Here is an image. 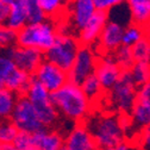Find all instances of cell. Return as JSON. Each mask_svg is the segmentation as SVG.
Wrapping results in <instances>:
<instances>
[{"label":"cell","mask_w":150,"mask_h":150,"mask_svg":"<svg viewBox=\"0 0 150 150\" xmlns=\"http://www.w3.org/2000/svg\"><path fill=\"white\" fill-rule=\"evenodd\" d=\"M51 100L62 116L76 123L82 122L93 110V104L81 86L70 81L51 92Z\"/></svg>","instance_id":"cell-2"},{"label":"cell","mask_w":150,"mask_h":150,"mask_svg":"<svg viewBox=\"0 0 150 150\" xmlns=\"http://www.w3.org/2000/svg\"><path fill=\"white\" fill-rule=\"evenodd\" d=\"M96 1V6L98 10H103V11H110L111 8H113L117 5H120L123 3H126L127 0H94Z\"/></svg>","instance_id":"cell-32"},{"label":"cell","mask_w":150,"mask_h":150,"mask_svg":"<svg viewBox=\"0 0 150 150\" xmlns=\"http://www.w3.org/2000/svg\"><path fill=\"white\" fill-rule=\"evenodd\" d=\"M26 5H28L29 23H40L47 19L42 7L40 6L38 0H26Z\"/></svg>","instance_id":"cell-28"},{"label":"cell","mask_w":150,"mask_h":150,"mask_svg":"<svg viewBox=\"0 0 150 150\" xmlns=\"http://www.w3.org/2000/svg\"><path fill=\"white\" fill-rule=\"evenodd\" d=\"M64 148L66 150H97L98 144L87 127L80 122L66 136Z\"/></svg>","instance_id":"cell-17"},{"label":"cell","mask_w":150,"mask_h":150,"mask_svg":"<svg viewBox=\"0 0 150 150\" xmlns=\"http://www.w3.org/2000/svg\"><path fill=\"white\" fill-rule=\"evenodd\" d=\"M61 150H66V148H64V145H63V148H62V149H61Z\"/></svg>","instance_id":"cell-36"},{"label":"cell","mask_w":150,"mask_h":150,"mask_svg":"<svg viewBox=\"0 0 150 150\" xmlns=\"http://www.w3.org/2000/svg\"><path fill=\"white\" fill-rule=\"evenodd\" d=\"M80 47L81 43L75 35L59 32L55 43L44 52L45 60L68 71L76 59Z\"/></svg>","instance_id":"cell-6"},{"label":"cell","mask_w":150,"mask_h":150,"mask_svg":"<svg viewBox=\"0 0 150 150\" xmlns=\"http://www.w3.org/2000/svg\"><path fill=\"white\" fill-rule=\"evenodd\" d=\"M132 48L135 62H148L150 63V38L144 36Z\"/></svg>","instance_id":"cell-26"},{"label":"cell","mask_w":150,"mask_h":150,"mask_svg":"<svg viewBox=\"0 0 150 150\" xmlns=\"http://www.w3.org/2000/svg\"><path fill=\"white\" fill-rule=\"evenodd\" d=\"M122 73H123L122 67L116 62V60L111 54L99 55L94 74L99 79L105 92H108L115 86V83L119 80Z\"/></svg>","instance_id":"cell-15"},{"label":"cell","mask_w":150,"mask_h":150,"mask_svg":"<svg viewBox=\"0 0 150 150\" xmlns=\"http://www.w3.org/2000/svg\"><path fill=\"white\" fill-rule=\"evenodd\" d=\"M113 56V59L116 60V62L122 67L123 70H127L135 63V59H134V54H132V48L127 47V45H120L117 50H115L111 54Z\"/></svg>","instance_id":"cell-23"},{"label":"cell","mask_w":150,"mask_h":150,"mask_svg":"<svg viewBox=\"0 0 150 150\" xmlns=\"http://www.w3.org/2000/svg\"><path fill=\"white\" fill-rule=\"evenodd\" d=\"M8 119L19 129V131H26L31 134L45 127L41 122L33 104L25 94L18 97L14 110Z\"/></svg>","instance_id":"cell-8"},{"label":"cell","mask_w":150,"mask_h":150,"mask_svg":"<svg viewBox=\"0 0 150 150\" xmlns=\"http://www.w3.org/2000/svg\"><path fill=\"white\" fill-rule=\"evenodd\" d=\"M97 150H138L137 146H135L132 143L127 141H124L119 144L111 145V146H98Z\"/></svg>","instance_id":"cell-33"},{"label":"cell","mask_w":150,"mask_h":150,"mask_svg":"<svg viewBox=\"0 0 150 150\" xmlns=\"http://www.w3.org/2000/svg\"><path fill=\"white\" fill-rule=\"evenodd\" d=\"M0 150H17V148L13 145V143H1Z\"/></svg>","instance_id":"cell-34"},{"label":"cell","mask_w":150,"mask_h":150,"mask_svg":"<svg viewBox=\"0 0 150 150\" xmlns=\"http://www.w3.org/2000/svg\"><path fill=\"white\" fill-rule=\"evenodd\" d=\"M0 44H1V48L18 44V30L1 25V29H0Z\"/></svg>","instance_id":"cell-30"},{"label":"cell","mask_w":150,"mask_h":150,"mask_svg":"<svg viewBox=\"0 0 150 150\" xmlns=\"http://www.w3.org/2000/svg\"><path fill=\"white\" fill-rule=\"evenodd\" d=\"M18 97H19V94H17L16 92L8 88H0V116L3 119H8L11 117Z\"/></svg>","instance_id":"cell-22"},{"label":"cell","mask_w":150,"mask_h":150,"mask_svg":"<svg viewBox=\"0 0 150 150\" xmlns=\"http://www.w3.org/2000/svg\"><path fill=\"white\" fill-rule=\"evenodd\" d=\"M37 150H61L64 145V138L56 130L44 127L33 132Z\"/></svg>","instance_id":"cell-18"},{"label":"cell","mask_w":150,"mask_h":150,"mask_svg":"<svg viewBox=\"0 0 150 150\" xmlns=\"http://www.w3.org/2000/svg\"><path fill=\"white\" fill-rule=\"evenodd\" d=\"M1 25L21 30L29 23L26 0H0Z\"/></svg>","instance_id":"cell-11"},{"label":"cell","mask_w":150,"mask_h":150,"mask_svg":"<svg viewBox=\"0 0 150 150\" xmlns=\"http://www.w3.org/2000/svg\"><path fill=\"white\" fill-rule=\"evenodd\" d=\"M32 80V74L18 68L5 55L0 57V87L8 88L17 94H25Z\"/></svg>","instance_id":"cell-7"},{"label":"cell","mask_w":150,"mask_h":150,"mask_svg":"<svg viewBox=\"0 0 150 150\" xmlns=\"http://www.w3.org/2000/svg\"><path fill=\"white\" fill-rule=\"evenodd\" d=\"M57 36V22L47 18L40 23H28L21 30H18V44L45 52L55 43Z\"/></svg>","instance_id":"cell-3"},{"label":"cell","mask_w":150,"mask_h":150,"mask_svg":"<svg viewBox=\"0 0 150 150\" xmlns=\"http://www.w3.org/2000/svg\"><path fill=\"white\" fill-rule=\"evenodd\" d=\"M108 22V12L103 10H97L91 17L87 24L79 31L78 38L82 45H96L99 37Z\"/></svg>","instance_id":"cell-16"},{"label":"cell","mask_w":150,"mask_h":150,"mask_svg":"<svg viewBox=\"0 0 150 150\" xmlns=\"http://www.w3.org/2000/svg\"><path fill=\"white\" fill-rule=\"evenodd\" d=\"M137 91L138 86L132 79L130 69H127L123 70L119 80L106 93L108 94L110 103L112 107L116 110V112L124 116H129L134 107Z\"/></svg>","instance_id":"cell-5"},{"label":"cell","mask_w":150,"mask_h":150,"mask_svg":"<svg viewBox=\"0 0 150 150\" xmlns=\"http://www.w3.org/2000/svg\"><path fill=\"white\" fill-rule=\"evenodd\" d=\"M1 55H5L10 57L18 68H21L29 74H33L36 69L40 67V64L45 60L44 52L29 47H23L19 44H16L12 47L1 48Z\"/></svg>","instance_id":"cell-10"},{"label":"cell","mask_w":150,"mask_h":150,"mask_svg":"<svg viewBox=\"0 0 150 150\" xmlns=\"http://www.w3.org/2000/svg\"><path fill=\"white\" fill-rule=\"evenodd\" d=\"M44 14L49 19L59 22L66 17L68 0H38Z\"/></svg>","instance_id":"cell-20"},{"label":"cell","mask_w":150,"mask_h":150,"mask_svg":"<svg viewBox=\"0 0 150 150\" xmlns=\"http://www.w3.org/2000/svg\"><path fill=\"white\" fill-rule=\"evenodd\" d=\"M13 145L17 150H37L33 134L26 131H19L17 137L13 141Z\"/></svg>","instance_id":"cell-27"},{"label":"cell","mask_w":150,"mask_h":150,"mask_svg":"<svg viewBox=\"0 0 150 150\" xmlns=\"http://www.w3.org/2000/svg\"><path fill=\"white\" fill-rule=\"evenodd\" d=\"M129 118V127H135L137 130V134L143 127L150 125V80L138 87L136 100Z\"/></svg>","instance_id":"cell-12"},{"label":"cell","mask_w":150,"mask_h":150,"mask_svg":"<svg viewBox=\"0 0 150 150\" xmlns=\"http://www.w3.org/2000/svg\"><path fill=\"white\" fill-rule=\"evenodd\" d=\"M47 89L54 92L68 82V71L48 60H44L32 74Z\"/></svg>","instance_id":"cell-13"},{"label":"cell","mask_w":150,"mask_h":150,"mask_svg":"<svg viewBox=\"0 0 150 150\" xmlns=\"http://www.w3.org/2000/svg\"><path fill=\"white\" fill-rule=\"evenodd\" d=\"M125 26L116 21H111L106 23L99 40L96 45H93L99 55H108L117 50L123 44V35Z\"/></svg>","instance_id":"cell-14"},{"label":"cell","mask_w":150,"mask_h":150,"mask_svg":"<svg viewBox=\"0 0 150 150\" xmlns=\"http://www.w3.org/2000/svg\"><path fill=\"white\" fill-rule=\"evenodd\" d=\"M143 28H144V33H145V36L148 37V38H150V21H149Z\"/></svg>","instance_id":"cell-35"},{"label":"cell","mask_w":150,"mask_h":150,"mask_svg":"<svg viewBox=\"0 0 150 150\" xmlns=\"http://www.w3.org/2000/svg\"><path fill=\"white\" fill-rule=\"evenodd\" d=\"M99 54L93 45H82L79 49L71 68L68 70V81L81 85L86 78L94 74Z\"/></svg>","instance_id":"cell-9"},{"label":"cell","mask_w":150,"mask_h":150,"mask_svg":"<svg viewBox=\"0 0 150 150\" xmlns=\"http://www.w3.org/2000/svg\"><path fill=\"white\" fill-rule=\"evenodd\" d=\"M97 10L94 0H68L66 17L57 22L59 32L78 36Z\"/></svg>","instance_id":"cell-4"},{"label":"cell","mask_w":150,"mask_h":150,"mask_svg":"<svg viewBox=\"0 0 150 150\" xmlns=\"http://www.w3.org/2000/svg\"><path fill=\"white\" fill-rule=\"evenodd\" d=\"M96 139L98 146H111L125 141L130 126L129 116L93 111L81 122Z\"/></svg>","instance_id":"cell-1"},{"label":"cell","mask_w":150,"mask_h":150,"mask_svg":"<svg viewBox=\"0 0 150 150\" xmlns=\"http://www.w3.org/2000/svg\"><path fill=\"white\" fill-rule=\"evenodd\" d=\"M145 36L144 33V28L141 25H137L135 23H130L124 29V35H123V45L132 47L135 45L138 41H141Z\"/></svg>","instance_id":"cell-24"},{"label":"cell","mask_w":150,"mask_h":150,"mask_svg":"<svg viewBox=\"0 0 150 150\" xmlns=\"http://www.w3.org/2000/svg\"><path fill=\"white\" fill-rule=\"evenodd\" d=\"M18 132H19V129L10 119L4 120L1 127H0V141H1V143H13Z\"/></svg>","instance_id":"cell-29"},{"label":"cell","mask_w":150,"mask_h":150,"mask_svg":"<svg viewBox=\"0 0 150 150\" xmlns=\"http://www.w3.org/2000/svg\"><path fill=\"white\" fill-rule=\"evenodd\" d=\"M136 146L138 150H150V125L143 127L136 135Z\"/></svg>","instance_id":"cell-31"},{"label":"cell","mask_w":150,"mask_h":150,"mask_svg":"<svg viewBox=\"0 0 150 150\" xmlns=\"http://www.w3.org/2000/svg\"><path fill=\"white\" fill-rule=\"evenodd\" d=\"M132 23L144 26L150 21V0H127Z\"/></svg>","instance_id":"cell-19"},{"label":"cell","mask_w":150,"mask_h":150,"mask_svg":"<svg viewBox=\"0 0 150 150\" xmlns=\"http://www.w3.org/2000/svg\"><path fill=\"white\" fill-rule=\"evenodd\" d=\"M80 86L83 89V92L86 93V96L89 98V100L92 101L93 105L103 100V97L106 93L96 74H92L88 78H86Z\"/></svg>","instance_id":"cell-21"},{"label":"cell","mask_w":150,"mask_h":150,"mask_svg":"<svg viewBox=\"0 0 150 150\" xmlns=\"http://www.w3.org/2000/svg\"><path fill=\"white\" fill-rule=\"evenodd\" d=\"M130 73L132 75L136 85L139 87L146 83L150 80V63L148 62H135L130 68Z\"/></svg>","instance_id":"cell-25"}]
</instances>
